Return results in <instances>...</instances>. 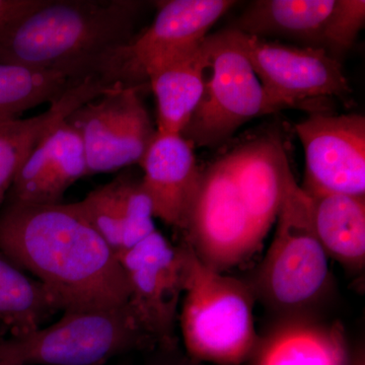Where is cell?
Returning a JSON list of instances; mask_svg holds the SVG:
<instances>
[{
  "label": "cell",
  "instance_id": "obj_1",
  "mask_svg": "<svg viewBox=\"0 0 365 365\" xmlns=\"http://www.w3.org/2000/svg\"><path fill=\"white\" fill-rule=\"evenodd\" d=\"M0 251L41 281L63 313L128 302L119 261L76 203H6L0 212Z\"/></svg>",
  "mask_w": 365,
  "mask_h": 365
},
{
  "label": "cell",
  "instance_id": "obj_2",
  "mask_svg": "<svg viewBox=\"0 0 365 365\" xmlns=\"http://www.w3.org/2000/svg\"><path fill=\"white\" fill-rule=\"evenodd\" d=\"M143 6L135 0H41L0 26V64L81 69L113 79V62L135 37Z\"/></svg>",
  "mask_w": 365,
  "mask_h": 365
},
{
  "label": "cell",
  "instance_id": "obj_3",
  "mask_svg": "<svg viewBox=\"0 0 365 365\" xmlns=\"http://www.w3.org/2000/svg\"><path fill=\"white\" fill-rule=\"evenodd\" d=\"M184 242L186 279L179 322L187 352L200 361L242 364L251 359L260 339L255 328L252 288L207 267Z\"/></svg>",
  "mask_w": 365,
  "mask_h": 365
},
{
  "label": "cell",
  "instance_id": "obj_4",
  "mask_svg": "<svg viewBox=\"0 0 365 365\" xmlns=\"http://www.w3.org/2000/svg\"><path fill=\"white\" fill-rule=\"evenodd\" d=\"M276 222L272 244L250 287L275 311L297 316L326 294L330 267L314 230L311 199L292 172Z\"/></svg>",
  "mask_w": 365,
  "mask_h": 365
},
{
  "label": "cell",
  "instance_id": "obj_5",
  "mask_svg": "<svg viewBox=\"0 0 365 365\" xmlns=\"http://www.w3.org/2000/svg\"><path fill=\"white\" fill-rule=\"evenodd\" d=\"M155 344L130 307L69 312L51 326L21 337H0L6 365H103L120 354Z\"/></svg>",
  "mask_w": 365,
  "mask_h": 365
},
{
  "label": "cell",
  "instance_id": "obj_6",
  "mask_svg": "<svg viewBox=\"0 0 365 365\" xmlns=\"http://www.w3.org/2000/svg\"><path fill=\"white\" fill-rule=\"evenodd\" d=\"M203 46L202 97L181 132L193 148L220 145L250 120L280 111L230 28L208 35Z\"/></svg>",
  "mask_w": 365,
  "mask_h": 365
},
{
  "label": "cell",
  "instance_id": "obj_7",
  "mask_svg": "<svg viewBox=\"0 0 365 365\" xmlns=\"http://www.w3.org/2000/svg\"><path fill=\"white\" fill-rule=\"evenodd\" d=\"M364 21V0H257L230 29L321 50L342 63Z\"/></svg>",
  "mask_w": 365,
  "mask_h": 365
},
{
  "label": "cell",
  "instance_id": "obj_8",
  "mask_svg": "<svg viewBox=\"0 0 365 365\" xmlns=\"http://www.w3.org/2000/svg\"><path fill=\"white\" fill-rule=\"evenodd\" d=\"M128 284V306L144 333L174 348L175 332L186 279L185 242L174 246L155 230L117 257Z\"/></svg>",
  "mask_w": 365,
  "mask_h": 365
},
{
  "label": "cell",
  "instance_id": "obj_9",
  "mask_svg": "<svg viewBox=\"0 0 365 365\" xmlns=\"http://www.w3.org/2000/svg\"><path fill=\"white\" fill-rule=\"evenodd\" d=\"M184 232L197 258L217 272L239 265L260 248L225 157L204 170Z\"/></svg>",
  "mask_w": 365,
  "mask_h": 365
},
{
  "label": "cell",
  "instance_id": "obj_10",
  "mask_svg": "<svg viewBox=\"0 0 365 365\" xmlns=\"http://www.w3.org/2000/svg\"><path fill=\"white\" fill-rule=\"evenodd\" d=\"M143 86H115L66 118L85 146L88 175L116 172L143 160L158 131L141 100Z\"/></svg>",
  "mask_w": 365,
  "mask_h": 365
},
{
  "label": "cell",
  "instance_id": "obj_11",
  "mask_svg": "<svg viewBox=\"0 0 365 365\" xmlns=\"http://www.w3.org/2000/svg\"><path fill=\"white\" fill-rule=\"evenodd\" d=\"M230 30L278 109L351 93L342 63L326 52Z\"/></svg>",
  "mask_w": 365,
  "mask_h": 365
},
{
  "label": "cell",
  "instance_id": "obj_12",
  "mask_svg": "<svg viewBox=\"0 0 365 365\" xmlns=\"http://www.w3.org/2000/svg\"><path fill=\"white\" fill-rule=\"evenodd\" d=\"M306 157L307 195L365 196V118L314 113L295 125Z\"/></svg>",
  "mask_w": 365,
  "mask_h": 365
},
{
  "label": "cell",
  "instance_id": "obj_13",
  "mask_svg": "<svg viewBox=\"0 0 365 365\" xmlns=\"http://www.w3.org/2000/svg\"><path fill=\"white\" fill-rule=\"evenodd\" d=\"M235 1L170 0L158 4L153 24L119 52L120 76L126 86H144L153 67L194 49Z\"/></svg>",
  "mask_w": 365,
  "mask_h": 365
},
{
  "label": "cell",
  "instance_id": "obj_14",
  "mask_svg": "<svg viewBox=\"0 0 365 365\" xmlns=\"http://www.w3.org/2000/svg\"><path fill=\"white\" fill-rule=\"evenodd\" d=\"M139 165L155 217L184 232L203 175L193 146L181 134L157 131Z\"/></svg>",
  "mask_w": 365,
  "mask_h": 365
},
{
  "label": "cell",
  "instance_id": "obj_15",
  "mask_svg": "<svg viewBox=\"0 0 365 365\" xmlns=\"http://www.w3.org/2000/svg\"><path fill=\"white\" fill-rule=\"evenodd\" d=\"M88 175L85 146L66 119L36 144L14 178L6 203L61 204L67 189Z\"/></svg>",
  "mask_w": 365,
  "mask_h": 365
},
{
  "label": "cell",
  "instance_id": "obj_16",
  "mask_svg": "<svg viewBox=\"0 0 365 365\" xmlns=\"http://www.w3.org/2000/svg\"><path fill=\"white\" fill-rule=\"evenodd\" d=\"M242 203L263 242L276 222L288 175L292 172L282 143L263 137L225 155Z\"/></svg>",
  "mask_w": 365,
  "mask_h": 365
},
{
  "label": "cell",
  "instance_id": "obj_17",
  "mask_svg": "<svg viewBox=\"0 0 365 365\" xmlns=\"http://www.w3.org/2000/svg\"><path fill=\"white\" fill-rule=\"evenodd\" d=\"M116 258L157 230L141 179L120 175L76 203Z\"/></svg>",
  "mask_w": 365,
  "mask_h": 365
},
{
  "label": "cell",
  "instance_id": "obj_18",
  "mask_svg": "<svg viewBox=\"0 0 365 365\" xmlns=\"http://www.w3.org/2000/svg\"><path fill=\"white\" fill-rule=\"evenodd\" d=\"M252 365H350L344 330L289 316L259 339Z\"/></svg>",
  "mask_w": 365,
  "mask_h": 365
},
{
  "label": "cell",
  "instance_id": "obj_19",
  "mask_svg": "<svg viewBox=\"0 0 365 365\" xmlns=\"http://www.w3.org/2000/svg\"><path fill=\"white\" fill-rule=\"evenodd\" d=\"M110 88L111 86L105 78L88 76L69 88L42 114L0 121V204L6 198L19 170L40 139L81 106Z\"/></svg>",
  "mask_w": 365,
  "mask_h": 365
},
{
  "label": "cell",
  "instance_id": "obj_20",
  "mask_svg": "<svg viewBox=\"0 0 365 365\" xmlns=\"http://www.w3.org/2000/svg\"><path fill=\"white\" fill-rule=\"evenodd\" d=\"M203 42L146 73L157 100L158 132L181 134L200 102L206 64Z\"/></svg>",
  "mask_w": 365,
  "mask_h": 365
},
{
  "label": "cell",
  "instance_id": "obj_21",
  "mask_svg": "<svg viewBox=\"0 0 365 365\" xmlns=\"http://www.w3.org/2000/svg\"><path fill=\"white\" fill-rule=\"evenodd\" d=\"M309 199L314 230L329 259L349 270H361L365 263V196L319 194Z\"/></svg>",
  "mask_w": 365,
  "mask_h": 365
},
{
  "label": "cell",
  "instance_id": "obj_22",
  "mask_svg": "<svg viewBox=\"0 0 365 365\" xmlns=\"http://www.w3.org/2000/svg\"><path fill=\"white\" fill-rule=\"evenodd\" d=\"M58 312L62 307L55 295L0 251V328L9 337H21Z\"/></svg>",
  "mask_w": 365,
  "mask_h": 365
},
{
  "label": "cell",
  "instance_id": "obj_23",
  "mask_svg": "<svg viewBox=\"0 0 365 365\" xmlns=\"http://www.w3.org/2000/svg\"><path fill=\"white\" fill-rule=\"evenodd\" d=\"M81 69L31 68L0 64V121L59 100L72 86L93 76Z\"/></svg>",
  "mask_w": 365,
  "mask_h": 365
},
{
  "label": "cell",
  "instance_id": "obj_24",
  "mask_svg": "<svg viewBox=\"0 0 365 365\" xmlns=\"http://www.w3.org/2000/svg\"><path fill=\"white\" fill-rule=\"evenodd\" d=\"M40 2L41 0H0V26L28 13Z\"/></svg>",
  "mask_w": 365,
  "mask_h": 365
},
{
  "label": "cell",
  "instance_id": "obj_25",
  "mask_svg": "<svg viewBox=\"0 0 365 365\" xmlns=\"http://www.w3.org/2000/svg\"><path fill=\"white\" fill-rule=\"evenodd\" d=\"M150 365H192L187 359H177V357L168 356L155 360Z\"/></svg>",
  "mask_w": 365,
  "mask_h": 365
},
{
  "label": "cell",
  "instance_id": "obj_26",
  "mask_svg": "<svg viewBox=\"0 0 365 365\" xmlns=\"http://www.w3.org/2000/svg\"><path fill=\"white\" fill-rule=\"evenodd\" d=\"M350 365H365L364 355H359Z\"/></svg>",
  "mask_w": 365,
  "mask_h": 365
},
{
  "label": "cell",
  "instance_id": "obj_27",
  "mask_svg": "<svg viewBox=\"0 0 365 365\" xmlns=\"http://www.w3.org/2000/svg\"><path fill=\"white\" fill-rule=\"evenodd\" d=\"M118 365H127V364H118Z\"/></svg>",
  "mask_w": 365,
  "mask_h": 365
},
{
  "label": "cell",
  "instance_id": "obj_28",
  "mask_svg": "<svg viewBox=\"0 0 365 365\" xmlns=\"http://www.w3.org/2000/svg\"><path fill=\"white\" fill-rule=\"evenodd\" d=\"M0 365H6V364H1V362H0Z\"/></svg>",
  "mask_w": 365,
  "mask_h": 365
}]
</instances>
